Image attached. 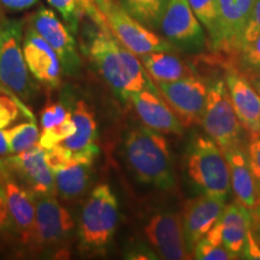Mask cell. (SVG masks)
Returning <instances> with one entry per match:
<instances>
[{
	"instance_id": "cell-1",
	"label": "cell",
	"mask_w": 260,
	"mask_h": 260,
	"mask_svg": "<svg viewBox=\"0 0 260 260\" xmlns=\"http://www.w3.org/2000/svg\"><path fill=\"white\" fill-rule=\"evenodd\" d=\"M86 44V53L105 82L125 100L140 90L158 92L141 60L117 40L105 21L94 23Z\"/></svg>"
},
{
	"instance_id": "cell-2",
	"label": "cell",
	"mask_w": 260,
	"mask_h": 260,
	"mask_svg": "<svg viewBox=\"0 0 260 260\" xmlns=\"http://www.w3.org/2000/svg\"><path fill=\"white\" fill-rule=\"evenodd\" d=\"M124 157L140 183L160 190L176 186L170 148L159 132L145 124L129 129L124 139Z\"/></svg>"
},
{
	"instance_id": "cell-3",
	"label": "cell",
	"mask_w": 260,
	"mask_h": 260,
	"mask_svg": "<svg viewBox=\"0 0 260 260\" xmlns=\"http://www.w3.org/2000/svg\"><path fill=\"white\" fill-rule=\"evenodd\" d=\"M119 218L117 197L107 183L98 184L84 204L79 223L80 249L104 252L112 241Z\"/></svg>"
},
{
	"instance_id": "cell-4",
	"label": "cell",
	"mask_w": 260,
	"mask_h": 260,
	"mask_svg": "<svg viewBox=\"0 0 260 260\" xmlns=\"http://www.w3.org/2000/svg\"><path fill=\"white\" fill-rule=\"evenodd\" d=\"M186 168L203 194L225 200L232 190L229 165L224 152L210 136H197L187 148Z\"/></svg>"
},
{
	"instance_id": "cell-5",
	"label": "cell",
	"mask_w": 260,
	"mask_h": 260,
	"mask_svg": "<svg viewBox=\"0 0 260 260\" xmlns=\"http://www.w3.org/2000/svg\"><path fill=\"white\" fill-rule=\"evenodd\" d=\"M23 21L4 19L0 23V83L28 103L32 82L23 54Z\"/></svg>"
},
{
	"instance_id": "cell-6",
	"label": "cell",
	"mask_w": 260,
	"mask_h": 260,
	"mask_svg": "<svg viewBox=\"0 0 260 260\" xmlns=\"http://www.w3.org/2000/svg\"><path fill=\"white\" fill-rule=\"evenodd\" d=\"M105 16L110 30L123 46L136 56L152 52H175L176 47L167 39L158 34L133 17L119 0H95Z\"/></svg>"
},
{
	"instance_id": "cell-7",
	"label": "cell",
	"mask_w": 260,
	"mask_h": 260,
	"mask_svg": "<svg viewBox=\"0 0 260 260\" xmlns=\"http://www.w3.org/2000/svg\"><path fill=\"white\" fill-rule=\"evenodd\" d=\"M201 124L223 152L241 146L243 128L237 119L225 80L214 81L207 89Z\"/></svg>"
},
{
	"instance_id": "cell-8",
	"label": "cell",
	"mask_w": 260,
	"mask_h": 260,
	"mask_svg": "<svg viewBox=\"0 0 260 260\" xmlns=\"http://www.w3.org/2000/svg\"><path fill=\"white\" fill-rule=\"evenodd\" d=\"M35 203L34 235L29 247H56L69 239L75 223L68 211L54 194H32Z\"/></svg>"
},
{
	"instance_id": "cell-9",
	"label": "cell",
	"mask_w": 260,
	"mask_h": 260,
	"mask_svg": "<svg viewBox=\"0 0 260 260\" xmlns=\"http://www.w3.org/2000/svg\"><path fill=\"white\" fill-rule=\"evenodd\" d=\"M255 0H217L218 16L216 29L209 38L211 51L236 56L242 44V35Z\"/></svg>"
},
{
	"instance_id": "cell-10",
	"label": "cell",
	"mask_w": 260,
	"mask_h": 260,
	"mask_svg": "<svg viewBox=\"0 0 260 260\" xmlns=\"http://www.w3.org/2000/svg\"><path fill=\"white\" fill-rule=\"evenodd\" d=\"M159 28L170 44L183 51L199 52L206 45L203 24L188 0H169Z\"/></svg>"
},
{
	"instance_id": "cell-11",
	"label": "cell",
	"mask_w": 260,
	"mask_h": 260,
	"mask_svg": "<svg viewBox=\"0 0 260 260\" xmlns=\"http://www.w3.org/2000/svg\"><path fill=\"white\" fill-rule=\"evenodd\" d=\"M158 88L183 126L201 123L209 89L203 79L189 75L172 82L158 83Z\"/></svg>"
},
{
	"instance_id": "cell-12",
	"label": "cell",
	"mask_w": 260,
	"mask_h": 260,
	"mask_svg": "<svg viewBox=\"0 0 260 260\" xmlns=\"http://www.w3.org/2000/svg\"><path fill=\"white\" fill-rule=\"evenodd\" d=\"M29 24L46 40L59 57L63 74L75 77L80 74L82 61L70 29L51 9L41 8L31 16Z\"/></svg>"
},
{
	"instance_id": "cell-13",
	"label": "cell",
	"mask_w": 260,
	"mask_h": 260,
	"mask_svg": "<svg viewBox=\"0 0 260 260\" xmlns=\"http://www.w3.org/2000/svg\"><path fill=\"white\" fill-rule=\"evenodd\" d=\"M4 159L10 172L31 194L57 195L53 171L46 161V149L40 145Z\"/></svg>"
},
{
	"instance_id": "cell-14",
	"label": "cell",
	"mask_w": 260,
	"mask_h": 260,
	"mask_svg": "<svg viewBox=\"0 0 260 260\" xmlns=\"http://www.w3.org/2000/svg\"><path fill=\"white\" fill-rule=\"evenodd\" d=\"M145 235L160 259H190L184 240L181 214L162 211L153 214L145 225Z\"/></svg>"
},
{
	"instance_id": "cell-15",
	"label": "cell",
	"mask_w": 260,
	"mask_h": 260,
	"mask_svg": "<svg viewBox=\"0 0 260 260\" xmlns=\"http://www.w3.org/2000/svg\"><path fill=\"white\" fill-rule=\"evenodd\" d=\"M22 46L25 63L31 76L48 88H58L63 75L59 57L30 24L24 30Z\"/></svg>"
},
{
	"instance_id": "cell-16",
	"label": "cell",
	"mask_w": 260,
	"mask_h": 260,
	"mask_svg": "<svg viewBox=\"0 0 260 260\" xmlns=\"http://www.w3.org/2000/svg\"><path fill=\"white\" fill-rule=\"evenodd\" d=\"M224 207L225 200L206 194L188 200L184 204L181 214L182 226L187 248L191 255L197 243L218 222Z\"/></svg>"
},
{
	"instance_id": "cell-17",
	"label": "cell",
	"mask_w": 260,
	"mask_h": 260,
	"mask_svg": "<svg viewBox=\"0 0 260 260\" xmlns=\"http://www.w3.org/2000/svg\"><path fill=\"white\" fill-rule=\"evenodd\" d=\"M125 102L132 104L142 123L151 129L164 134H183V124L170 105L161 99V93L144 89L129 94Z\"/></svg>"
},
{
	"instance_id": "cell-18",
	"label": "cell",
	"mask_w": 260,
	"mask_h": 260,
	"mask_svg": "<svg viewBox=\"0 0 260 260\" xmlns=\"http://www.w3.org/2000/svg\"><path fill=\"white\" fill-rule=\"evenodd\" d=\"M71 117L76 130L70 138L65 139L59 145L70 151L74 160L94 162L99 154L95 116L88 104L79 100L75 102V105L71 109Z\"/></svg>"
},
{
	"instance_id": "cell-19",
	"label": "cell",
	"mask_w": 260,
	"mask_h": 260,
	"mask_svg": "<svg viewBox=\"0 0 260 260\" xmlns=\"http://www.w3.org/2000/svg\"><path fill=\"white\" fill-rule=\"evenodd\" d=\"M225 83L240 124L249 135L260 134V94L258 90L234 68L228 69Z\"/></svg>"
},
{
	"instance_id": "cell-20",
	"label": "cell",
	"mask_w": 260,
	"mask_h": 260,
	"mask_svg": "<svg viewBox=\"0 0 260 260\" xmlns=\"http://www.w3.org/2000/svg\"><path fill=\"white\" fill-rule=\"evenodd\" d=\"M230 170L232 189L236 200L251 212L260 204V188L251 170L246 149L237 146L224 152Z\"/></svg>"
},
{
	"instance_id": "cell-21",
	"label": "cell",
	"mask_w": 260,
	"mask_h": 260,
	"mask_svg": "<svg viewBox=\"0 0 260 260\" xmlns=\"http://www.w3.org/2000/svg\"><path fill=\"white\" fill-rule=\"evenodd\" d=\"M223 245L234 259L242 258L247 234L252 226V213L239 201L225 205L218 219Z\"/></svg>"
},
{
	"instance_id": "cell-22",
	"label": "cell",
	"mask_w": 260,
	"mask_h": 260,
	"mask_svg": "<svg viewBox=\"0 0 260 260\" xmlns=\"http://www.w3.org/2000/svg\"><path fill=\"white\" fill-rule=\"evenodd\" d=\"M92 172V161H74L53 170L57 195L67 201L80 199L89 187Z\"/></svg>"
},
{
	"instance_id": "cell-23",
	"label": "cell",
	"mask_w": 260,
	"mask_h": 260,
	"mask_svg": "<svg viewBox=\"0 0 260 260\" xmlns=\"http://www.w3.org/2000/svg\"><path fill=\"white\" fill-rule=\"evenodd\" d=\"M140 60L157 83L172 82L193 75L190 68L172 52H152L140 56Z\"/></svg>"
},
{
	"instance_id": "cell-24",
	"label": "cell",
	"mask_w": 260,
	"mask_h": 260,
	"mask_svg": "<svg viewBox=\"0 0 260 260\" xmlns=\"http://www.w3.org/2000/svg\"><path fill=\"white\" fill-rule=\"evenodd\" d=\"M54 10L59 12L64 23L73 34L79 32L80 25L84 16L94 23L105 19V16L98 6L95 0H47Z\"/></svg>"
},
{
	"instance_id": "cell-25",
	"label": "cell",
	"mask_w": 260,
	"mask_h": 260,
	"mask_svg": "<svg viewBox=\"0 0 260 260\" xmlns=\"http://www.w3.org/2000/svg\"><path fill=\"white\" fill-rule=\"evenodd\" d=\"M133 17L149 29H157L169 0H119Z\"/></svg>"
},
{
	"instance_id": "cell-26",
	"label": "cell",
	"mask_w": 260,
	"mask_h": 260,
	"mask_svg": "<svg viewBox=\"0 0 260 260\" xmlns=\"http://www.w3.org/2000/svg\"><path fill=\"white\" fill-rule=\"evenodd\" d=\"M4 132L9 144L10 154L19 153L34 147L39 144L40 139V130L35 119L19 123L17 125L5 129Z\"/></svg>"
},
{
	"instance_id": "cell-27",
	"label": "cell",
	"mask_w": 260,
	"mask_h": 260,
	"mask_svg": "<svg viewBox=\"0 0 260 260\" xmlns=\"http://www.w3.org/2000/svg\"><path fill=\"white\" fill-rule=\"evenodd\" d=\"M193 255L194 259L198 260H234V256L226 251L223 245L218 222L197 243Z\"/></svg>"
},
{
	"instance_id": "cell-28",
	"label": "cell",
	"mask_w": 260,
	"mask_h": 260,
	"mask_svg": "<svg viewBox=\"0 0 260 260\" xmlns=\"http://www.w3.org/2000/svg\"><path fill=\"white\" fill-rule=\"evenodd\" d=\"M21 113L27 116L29 119H35L32 113L24 105V102H21L16 94L0 84V129L10 128L12 123L17 121Z\"/></svg>"
},
{
	"instance_id": "cell-29",
	"label": "cell",
	"mask_w": 260,
	"mask_h": 260,
	"mask_svg": "<svg viewBox=\"0 0 260 260\" xmlns=\"http://www.w3.org/2000/svg\"><path fill=\"white\" fill-rule=\"evenodd\" d=\"M76 126L73 117L68 118L60 124L56 126H52L48 129H42L40 133V139H39V145L45 149H50L54 146L61 144L65 139L70 138L74 134Z\"/></svg>"
},
{
	"instance_id": "cell-30",
	"label": "cell",
	"mask_w": 260,
	"mask_h": 260,
	"mask_svg": "<svg viewBox=\"0 0 260 260\" xmlns=\"http://www.w3.org/2000/svg\"><path fill=\"white\" fill-rule=\"evenodd\" d=\"M188 3L200 23L209 32L210 38L216 29L217 16H218L217 0H188Z\"/></svg>"
},
{
	"instance_id": "cell-31",
	"label": "cell",
	"mask_w": 260,
	"mask_h": 260,
	"mask_svg": "<svg viewBox=\"0 0 260 260\" xmlns=\"http://www.w3.org/2000/svg\"><path fill=\"white\" fill-rule=\"evenodd\" d=\"M71 117V110L68 109L63 103H53L42 109L40 123L42 129L56 126Z\"/></svg>"
},
{
	"instance_id": "cell-32",
	"label": "cell",
	"mask_w": 260,
	"mask_h": 260,
	"mask_svg": "<svg viewBox=\"0 0 260 260\" xmlns=\"http://www.w3.org/2000/svg\"><path fill=\"white\" fill-rule=\"evenodd\" d=\"M240 58V64H242L247 70L260 71V35L254 40L245 44L236 54Z\"/></svg>"
},
{
	"instance_id": "cell-33",
	"label": "cell",
	"mask_w": 260,
	"mask_h": 260,
	"mask_svg": "<svg viewBox=\"0 0 260 260\" xmlns=\"http://www.w3.org/2000/svg\"><path fill=\"white\" fill-rule=\"evenodd\" d=\"M260 35V0H255L254 5L249 15L248 21H247L246 28L243 30L242 35V44L241 47L245 44H248L258 38Z\"/></svg>"
},
{
	"instance_id": "cell-34",
	"label": "cell",
	"mask_w": 260,
	"mask_h": 260,
	"mask_svg": "<svg viewBox=\"0 0 260 260\" xmlns=\"http://www.w3.org/2000/svg\"><path fill=\"white\" fill-rule=\"evenodd\" d=\"M246 152L253 176L260 188V134L251 135Z\"/></svg>"
},
{
	"instance_id": "cell-35",
	"label": "cell",
	"mask_w": 260,
	"mask_h": 260,
	"mask_svg": "<svg viewBox=\"0 0 260 260\" xmlns=\"http://www.w3.org/2000/svg\"><path fill=\"white\" fill-rule=\"evenodd\" d=\"M14 230L15 226L9 211V205L8 200H6L4 188L0 184V234H8L10 232H14Z\"/></svg>"
},
{
	"instance_id": "cell-36",
	"label": "cell",
	"mask_w": 260,
	"mask_h": 260,
	"mask_svg": "<svg viewBox=\"0 0 260 260\" xmlns=\"http://www.w3.org/2000/svg\"><path fill=\"white\" fill-rule=\"evenodd\" d=\"M242 259H252V260L260 259V245L258 240H256L252 226L251 229H249L248 234H247L245 246H243V251H242Z\"/></svg>"
},
{
	"instance_id": "cell-37",
	"label": "cell",
	"mask_w": 260,
	"mask_h": 260,
	"mask_svg": "<svg viewBox=\"0 0 260 260\" xmlns=\"http://www.w3.org/2000/svg\"><path fill=\"white\" fill-rule=\"evenodd\" d=\"M126 259L134 260H148V259H159V256L152 251L151 248L145 245H134L125 253Z\"/></svg>"
},
{
	"instance_id": "cell-38",
	"label": "cell",
	"mask_w": 260,
	"mask_h": 260,
	"mask_svg": "<svg viewBox=\"0 0 260 260\" xmlns=\"http://www.w3.org/2000/svg\"><path fill=\"white\" fill-rule=\"evenodd\" d=\"M3 8L10 11H23L35 5L39 0H0Z\"/></svg>"
},
{
	"instance_id": "cell-39",
	"label": "cell",
	"mask_w": 260,
	"mask_h": 260,
	"mask_svg": "<svg viewBox=\"0 0 260 260\" xmlns=\"http://www.w3.org/2000/svg\"><path fill=\"white\" fill-rule=\"evenodd\" d=\"M8 155H10L8 140H6L4 130L0 129V157H8Z\"/></svg>"
},
{
	"instance_id": "cell-40",
	"label": "cell",
	"mask_w": 260,
	"mask_h": 260,
	"mask_svg": "<svg viewBox=\"0 0 260 260\" xmlns=\"http://www.w3.org/2000/svg\"><path fill=\"white\" fill-rule=\"evenodd\" d=\"M253 232H254V235H255L256 240H258V242H259V245H260V220L255 219L254 228H253Z\"/></svg>"
},
{
	"instance_id": "cell-41",
	"label": "cell",
	"mask_w": 260,
	"mask_h": 260,
	"mask_svg": "<svg viewBox=\"0 0 260 260\" xmlns=\"http://www.w3.org/2000/svg\"><path fill=\"white\" fill-rule=\"evenodd\" d=\"M253 86L255 87V89L258 90L259 94H260V71H259V74L256 75L255 79L253 80Z\"/></svg>"
},
{
	"instance_id": "cell-42",
	"label": "cell",
	"mask_w": 260,
	"mask_h": 260,
	"mask_svg": "<svg viewBox=\"0 0 260 260\" xmlns=\"http://www.w3.org/2000/svg\"><path fill=\"white\" fill-rule=\"evenodd\" d=\"M253 217H254L255 219H258V220H260V204H259V206L256 207V210L255 211H253Z\"/></svg>"
},
{
	"instance_id": "cell-43",
	"label": "cell",
	"mask_w": 260,
	"mask_h": 260,
	"mask_svg": "<svg viewBox=\"0 0 260 260\" xmlns=\"http://www.w3.org/2000/svg\"><path fill=\"white\" fill-rule=\"evenodd\" d=\"M5 17H4V12H3V5H2V2H0V23H2Z\"/></svg>"
},
{
	"instance_id": "cell-44",
	"label": "cell",
	"mask_w": 260,
	"mask_h": 260,
	"mask_svg": "<svg viewBox=\"0 0 260 260\" xmlns=\"http://www.w3.org/2000/svg\"><path fill=\"white\" fill-rule=\"evenodd\" d=\"M0 84H2V83H0Z\"/></svg>"
}]
</instances>
